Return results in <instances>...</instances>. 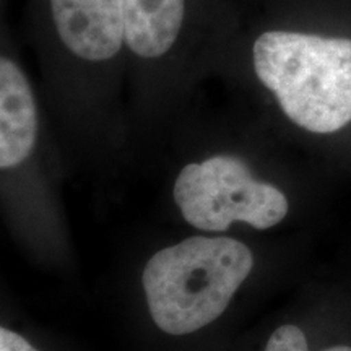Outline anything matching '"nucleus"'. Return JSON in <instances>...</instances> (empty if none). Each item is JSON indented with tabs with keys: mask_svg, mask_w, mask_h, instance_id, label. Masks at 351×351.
Wrapping results in <instances>:
<instances>
[{
	"mask_svg": "<svg viewBox=\"0 0 351 351\" xmlns=\"http://www.w3.org/2000/svg\"><path fill=\"white\" fill-rule=\"evenodd\" d=\"M254 72L293 124L333 134L351 122V39L267 32L252 47Z\"/></svg>",
	"mask_w": 351,
	"mask_h": 351,
	"instance_id": "nucleus-2",
	"label": "nucleus"
},
{
	"mask_svg": "<svg viewBox=\"0 0 351 351\" xmlns=\"http://www.w3.org/2000/svg\"><path fill=\"white\" fill-rule=\"evenodd\" d=\"M174 207L189 228L231 234L234 228L269 231L282 225L289 200L276 184L234 153H215L184 165L171 186Z\"/></svg>",
	"mask_w": 351,
	"mask_h": 351,
	"instance_id": "nucleus-3",
	"label": "nucleus"
},
{
	"mask_svg": "<svg viewBox=\"0 0 351 351\" xmlns=\"http://www.w3.org/2000/svg\"><path fill=\"white\" fill-rule=\"evenodd\" d=\"M263 351H309V345L302 328L295 324H285L270 333ZM322 351H351V346L335 345Z\"/></svg>",
	"mask_w": 351,
	"mask_h": 351,
	"instance_id": "nucleus-7",
	"label": "nucleus"
},
{
	"mask_svg": "<svg viewBox=\"0 0 351 351\" xmlns=\"http://www.w3.org/2000/svg\"><path fill=\"white\" fill-rule=\"evenodd\" d=\"M186 0H122L127 47L143 59L165 56L181 32Z\"/></svg>",
	"mask_w": 351,
	"mask_h": 351,
	"instance_id": "nucleus-6",
	"label": "nucleus"
},
{
	"mask_svg": "<svg viewBox=\"0 0 351 351\" xmlns=\"http://www.w3.org/2000/svg\"><path fill=\"white\" fill-rule=\"evenodd\" d=\"M256 252L232 234L194 232L163 245L140 271L152 322L173 337L192 335L221 317L256 271Z\"/></svg>",
	"mask_w": 351,
	"mask_h": 351,
	"instance_id": "nucleus-1",
	"label": "nucleus"
},
{
	"mask_svg": "<svg viewBox=\"0 0 351 351\" xmlns=\"http://www.w3.org/2000/svg\"><path fill=\"white\" fill-rule=\"evenodd\" d=\"M0 351H39L19 332L8 327L0 328Z\"/></svg>",
	"mask_w": 351,
	"mask_h": 351,
	"instance_id": "nucleus-8",
	"label": "nucleus"
},
{
	"mask_svg": "<svg viewBox=\"0 0 351 351\" xmlns=\"http://www.w3.org/2000/svg\"><path fill=\"white\" fill-rule=\"evenodd\" d=\"M64 46L88 62L112 59L125 43L122 0H51Z\"/></svg>",
	"mask_w": 351,
	"mask_h": 351,
	"instance_id": "nucleus-4",
	"label": "nucleus"
},
{
	"mask_svg": "<svg viewBox=\"0 0 351 351\" xmlns=\"http://www.w3.org/2000/svg\"><path fill=\"white\" fill-rule=\"evenodd\" d=\"M38 142V108L25 72L0 59V171L10 178L33 156Z\"/></svg>",
	"mask_w": 351,
	"mask_h": 351,
	"instance_id": "nucleus-5",
	"label": "nucleus"
}]
</instances>
